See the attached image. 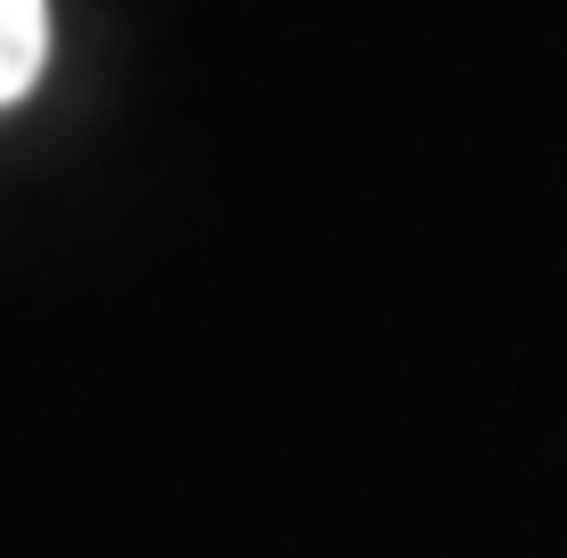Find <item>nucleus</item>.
I'll return each mask as SVG.
<instances>
[{"label":"nucleus","instance_id":"nucleus-1","mask_svg":"<svg viewBox=\"0 0 567 558\" xmlns=\"http://www.w3.org/2000/svg\"><path fill=\"white\" fill-rule=\"evenodd\" d=\"M42 51H51V18H42V0H0V108L42 75Z\"/></svg>","mask_w":567,"mask_h":558}]
</instances>
